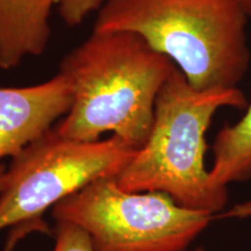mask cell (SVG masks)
<instances>
[{"label":"cell","instance_id":"8992f818","mask_svg":"<svg viewBox=\"0 0 251 251\" xmlns=\"http://www.w3.org/2000/svg\"><path fill=\"white\" fill-rule=\"evenodd\" d=\"M71 103V84L62 72L37 85L0 87V161L13 158L51 129Z\"/></svg>","mask_w":251,"mask_h":251},{"label":"cell","instance_id":"5b68a950","mask_svg":"<svg viewBox=\"0 0 251 251\" xmlns=\"http://www.w3.org/2000/svg\"><path fill=\"white\" fill-rule=\"evenodd\" d=\"M137 150L112 135L83 142L54 128L19 155L5 170L0 191V231L41 220L54 207L94 181L115 178Z\"/></svg>","mask_w":251,"mask_h":251},{"label":"cell","instance_id":"3957f363","mask_svg":"<svg viewBox=\"0 0 251 251\" xmlns=\"http://www.w3.org/2000/svg\"><path fill=\"white\" fill-rule=\"evenodd\" d=\"M247 106L238 87L196 90L176 68L156 99L148 140L115 181L128 192H163L187 208L219 215L228 191L212 183L206 134L219 109Z\"/></svg>","mask_w":251,"mask_h":251},{"label":"cell","instance_id":"7c38bea8","mask_svg":"<svg viewBox=\"0 0 251 251\" xmlns=\"http://www.w3.org/2000/svg\"><path fill=\"white\" fill-rule=\"evenodd\" d=\"M251 218V200L242 203H237L228 211L220 213L215 219H248Z\"/></svg>","mask_w":251,"mask_h":251},{"label":"cell","instance_id":"9a60e30c","mask_svg":"<svg viewBox=\"0 0 251 251\" xmlns=\"http://www.w3.org/2000/svg\"><path fill=\"white\" fill-rule=\"evenodd\" d=\"M198 251H202V250H198Z\"/></svg>","mask_w":251,"mask_h":251},{"label":"cell","instance_id":"8fae6325","mask_svg":"<svg viewBox=\"0 0 251 251\" xmlns=\"http://www.w3.org/2000/svg\"><path fill=\"white\" fill-rule=\"evenodd\" d=\"M34 231H40V233H47L48 231V226L42 219L36 220V221L27 222V224L18 225L13 227V230L11 231L7 238V243L2 251H13L15 246L26 237L28 234L34 233Z\"/></svg>","mask_w":251,"mask_h":251},{"label":"cell","instance_id":"ba28073f","mask_svg":"<svg viewBox=\"0 0 251 251\" xmlns=\"http://www.w3.org/2000/svg\"><path fill=\"white\" fill-rule=\"evenodd\" d=\"M214 162L209 169L213 185L227 190L229 184L251 178V101L243 117L226 125L216 134L213 144Z\"/></svg>","mask_w":251,"mask_h":251},{"label":"cell","instance_id":"277c9868","mask_svg":"<svg viewBox=\"0 0 251 251\" xmlns=\"http://www.w3.org/2000/svg\"><path fill=\"white\" fill-rule=\"evenodd\" d=\"M52 216L83 229L94 251H185L215 219L163 192H128L115 178L94 181L56 203Z\"/></svg>","mask_w":251,"mask_h":251},{"label":"cell","instance_id":"30bf717a","mask_svg":"<svg viewBox=\"0 0 251 251\" xmlns=\"http://www.w3.org/2000/svg\"><path fill=\"white\" fill-rule=\"evenodd\" d=\"M107 0H59L58 12L69 26L74 27L81 24L87 15L102 7Z\"/></svg>","mask_w":251,"mask_h":251},{"label":"cell","instance_id":"9c48e42d","mask_svg":"<svg viewBox=\"0 0 251 251\" xmlns=\"http://www.w3.org/2000/svg\"><path fill=\"white\" fill-rule=\"evenodd\" d=\"M52 251H94L92 242L83 229L69 222H57L56 242Z\"/></svg>","mask_w":251,"mask_h":251},{"label":"cell","instance_id":"4fadbf2b","mask_svg":"<svg viewBox=\"0 0 251 251\" xmlns=\"http://www.w3.org/2000/svg\"><path fill=\"white\" fill-rule=\"evenodd\" d=\"M240 2L244 11H246L248 18L251 20V0H240Z\"/></svg>","mask_w":251,"mask_h":251},{"label":"cell","instance_id":"6da1fadb","mask_svg":"<svg viewBox=\"0 0 251 251\" xmlns=\"http://www.w3.org/2000/svg\"><path fill=\"white\" fill-rule=\"evenodd\" d=\"M176 68L139 34L93 29L61 63L72 103L55 131L83 142L112 133L141 149L151 130L159 91Z\"/></svg>","mask_w":251,"mask_h":251},{"label":"cell","instance_id":"5bb4252c","mask_svg":"<svg viewBox=\"0 0 251 251\" xmlns=\"http://www.w3.org/2000/svg\"><path fill=\"white\" fill-rule=\"evenodd\" d=\"M6 168L2 164H0V191H1L2 186V179H4V174H5Z\"/></svg>","mask_w":251,"mask_h":251},{"label":"cell","instance_id":"7a4b0ae2","mask_svg":"<svg viewBox=\"0 0 251 251\" xmlns=\"http://www.w3.org/2000/svg\"><path fill=\"white\" fill-rule=\"evenodd\" d=\"M240 0H107L94 30L139 34L196 90L235 89L251 61Z\"/></svg>","mask_w":251,"mask_h":251},{"label":"cell","instance_id":"52a82bcc","mask_svg":"<svg viewBox=\"0 0 251 251\" xmlns=\"http://www.w3.org/2000/svg\"><path fill=\"white\" fill-rule=\"evenodd\" d=\"M59 0H0V69L17 68L45 52L49 17Z\"/></svg>","mask_w":251,"mask_h":251}]
</instances>
